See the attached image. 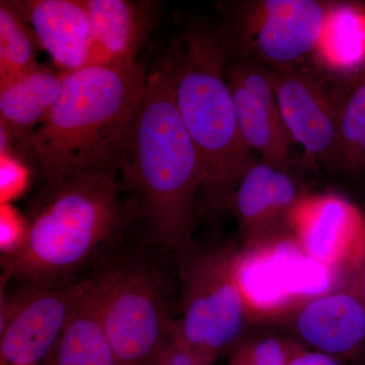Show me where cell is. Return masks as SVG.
Returning a JSON list of instances; mask_svg holds the SVG:
<instances>
[{
	"instance_id": "obj_21",
	"label": "cell",
	"mask_w": 365,
	"mask_h": 365,
	"mask_svg": "<svg viewBox=\"0 0 365 365\" xmlns=\"http://www.w3.org/2000/svg\"><path fill=\"white\" fill-rule=\"evenodd\" d=\"M42 50L33 29L24 20L13 1L0 2V88L39 67Z\"/></svg>"
},
{
	"instance_id": "obj_9",
	"label": "cell",
	"mask_w": 365,
	"mask_h": 365,
	"mask_svg": "<svg viewBox=\"0 0 365 365\" xmlns=\"http://www.w3.org/2000/svg\"><path fill=\"white\" fill-rule=\"evenodd\" d=\"M86 277L61 287L21 285L2 297L0 365H42L71 319Z\"/></svg>"
},
{
	"instance_id": "obj_11",
	"label": "cell",
	"mask_w": 365,
	"mask_h": 365,
	"mask_svg": "<svg viewBox=\"0 0 365 365\" xmlns=\"http://www.w3.org/2000/svg\"><path fill=\"white\" fill-rule=\"evenodd\" d=\"M227 78L245 143L262 160L287 168L294 141L283 121L270 68L257 60L227 56Z\"/></svg>"
},
{
	"instance_id": "obj_20",
	"label": "cell",
	"mask_w": 365,
	"mask_h": 365,
	"mask_svg": "<svg viewBox=\"0 0 365 365\" xmlns=\"http://www.w3.org/2000/svg\"><path fill=\"white\" fill-rule=\"evenodd\" d=\"M266 242L285 292L295 304L329 294L335 276L307 255L292 232Z\"/></svg>"
},
{
	"instance_id": "obj_15",
	"label": "cell",
	"mask_w": 365,
	"mask_h": 365,
	"mask_svg": "<svg viewBox=\"0 0 365 365\" xmlns=\"http://www.w3.org/2000/svg\"><path fill=\"white\" fill-rule=\"evenodd\" d=\"M13 4L55 66L66 72L88 66L91 29L85 0H16Z\"/></svg>"
},
{
	"instance_id": "obj_5",
	"label": "cell",
	"mask_w": 365,
	"mask_h": 365,
	"mask_svg": "<svg viewBox=\"0 0 365 365\" xmlns=\"http://www.w3.org/2000/svg\"><path fill=\"white\" fill-rule=\"evenodd\" d=\"M177 257L182 317L170 333L213 364L241 342L249 319L235 277V253L230 249L200 248L192 242Z\"/></svg>"
},
{
	"instance_id": "obj_7",
	"label": "cell",
	"mask_w": 365,
	"mask_h": 365,
	"mask_svg": "<svg viewBox=\"0 0 365 365\" xmlns=\"http://www.w3.org/2000/svg\"><path fill=\"white\" fill-rule=\"evenodd\" d=\"M329 6L319 0L245 2L218 36L228 56L257 60L270 69L304 66L318 47Z\"/></svg>"
},
{
	"instance_id": "obj_23",
	"label": "cell",
	"mask_w": 365,
	"mask_h": 365,
	"mask_svg": "<svg viewBox=\"0 0 365 365\" xmlns=\"http://www.w3.org/2000/svg\"><path fill=\"white\" fill-rule=\"evenodd\" d=\"M304 350L299 343L275 335L242 339L230 352L227 365H289Z\"/></svg>"
},
{
	"instance_id": "obj_12",
	"label": "cell",
	"mask_w": 365,
	"mask_h": 365,
	"mask_svg": "<svg viewBox=\"0 0 365 365\" xmlns=\"http://www.w3.org/2000/svg\"><path fill=\"white\" fill-rule=\"evenodd\" d=\"M309 194L287 170L262 160L252 165L228 203L247 245L290 232L295 208Z\"/></svg>"
},
{
	"instance_id": "obj_24",
	"label": "cell",
	"mask_w": 365,
	"mask_h": 365,
	"mask_svg": "<svg viewBox=\"0 0 365 365\" xmlns=\"http://www.w3.org/2000/svg\"><path fill=\"white\" fill-rule=\"evenodd\" d=\"M31 168L16 153L0 155V204L23 195L30 182Z\"/></svg>"
},
{
	"instance_id": "obj_2",
	"label": "cell",
	"mask_w": 365,
	"mask_h": 365,
	"mask_svg": "<svg viewBox=\"0 0 365 365\" xmlns=\"http://www.w3.org/2000/svg\"><path fill=\"white\" fill-rule=\"evenodd\" d=\"M117 160L42 186L26 215L28 235L18 251L2 257L1 285L61 287L102 265V258L136 220Z\"/></svg>"
},
{
	"instance_id": "obj_19",
	"label": "cell",
	"mask_w": 365,
	"mask_h": 365,
	"mask_svg": "<svg viewBox=\"0 0 365 365\" xmlns=\"http://www.w3.org/2000/svg\"><path fill=\"white\" fill-rule=\"evenodd\" d=\"M235 272L250 314H280L297 304L285 292L267 242L247 245L235 253Z\"/></svg>"
},
{
	"instance_id": "obj_26",
	"label": "cell",
	"mask_w": 365,
	"mask_h": 365,
	"mask_svg": "<svg viewBox=\"0 0 365 365\" xmlns=\"http://www.w3.org/2000/svg\"><path fill=\"white\" fill-rule=\"evenodd\" d=\"M155 365H213L177 339L172 333L163 346Z\"/></svg>"
},
{
	"instance_id": "obj_17",
	"label": "cell",
	"mask_w": 365,
	"mask_h": 365,
	"mask_svg": "<svg viewBox=\"0 0 365 365\" xmlns=\"http://www.w3.org/2000/svg\"><path fill=\"white\" fill-rule=\"evenodd\" d=\"M66 73L53 63L43 64L0 88V125L9 132L14 153L56 105Z\"/></svg>"
},
{
	"instance_id": "obj_28",
	"label": "cell",
	"mask_w": 365,
	"mask_h": 365,
	"mask_svg": "<svg viewBox=\"0 0 365 365\" xmlns=\"http://www.w3.org/2000/svg\"><path fill=\"white\" fill-rule=\"evenodd\" d=\"M352 287L350 289L353 290L365 306V256L364 260L360 263L359 267L357 268L356 272L353 275Z\"/></svg>"
},
{
	"instance_id": "obj_10",
	"label": "cell",
	"mask_w": 365,
	"mask_h": 365,
	"mask_svg": "<svg viewBox=\"0 0 365 365\" xmlns=\"http://www.w3.org/2000/svg\"><path fill=\"white\" fill-rule=\"evenodd\" d=\"M290 232L334 276L356 272L365 256V218L337 194L307 195L295 208Z\"/></svg>"
},
{
	"instance_id": "obj_27",
	"label": "cell",
	"mask_w": 365,
	"mask_h": 365,
	"mask_svg": "<svg viewBox=\"0 0 365 365\" xmlns=\"http://www.w3.org/2000/svg\"><path fill=\"white\" fill-rule=\"evenodd\" d=\"M289 365H345L343 360L334 357L332 355L319 351H307L302 350L294 359L290 361Z\"/></svg>"
},
{
	"instance_id": "obj_13",
	"label": "cell",
	"mask_w": 365,
	"mask_h": 365,
	"mask_svg": "<svg viewBox=\"0 0 365 365\" xmlns=\"http://www.w3.org/2000/svg\"><path fill=\"white\" fill-rule=\"evenodd\" d=\"M90 19L88 66L124 67L141 62L139 54L150 38L158 2L141 0H85Z\"/></svg>"
},
{
	"instance_id": "obj_22",
	"label": "cell",
	"mask_w": 365,
	"mask_h": 365,
	"mask_svg": "<svg viewBox=\"0 0 365 365\" xmlns=\"http://www.w3.org/2000/svg\"><path fill=\"white\" fill-rule=\"evenodd\" d=\"M340 172L365 179V72L350 86L341 121Z\"/></svg>"
},
{
	"instance_id": "obj_6",
	"label": "cell",
	"mask_w": 365,
	"mask_h": 365,
	"mask_svg": "<svg viewBox=\"0 0 365 365\" xmlns=\"http://www.w3.org/2000/svg\"><path fill=\"white\" fill-rule=\"evenodd\" d=\"M91 275L117 365H155L175 323L157 276L132 258L106 261Z\"/></svg>"
},
{
	"instance_id": "obj_16",
	"label": "cell",
	"mask_w": 365,
	"mask_h": 365,
	"mask_svg": "<svg viewBox=\"0 0 365 365\" xmlns=\"http://www.w3.org/2000/svg\"><path fill=\"white\" fill-rule=\"evenodd\" d=\"M327 78L351 86L365 72V4L330 1L313 58Z\"/></svg>"
},
{
	"instance_id": "obj_25",
	"label": "cell",
	"mask_w": 365,
	"mask_h": 365,
	"mask_svg": "<svg viewBox=\"0 0 365 365\" xmlns=\"http://www.w3.org/2000/svg\"><path fill=\"white\" fill-rule=\"evenodd\" d=\"M28 235V222L11 205L0 204V251L2 257L14 253L23 246Z\"/></svg>"
},
{
	"instance_id": "obj_18",
	"label": "cell",
	"mask_w": 365,
	"mask_h": 365,
	"mask_svg": "<svg viewBox=\"0 0 365 365\" xmlns=\"http://www.w3.org/2000/svg\"><path fill=\"white\" fill-rule=\"evenodd\" d=\"M42 365H117L93 275L86 277L83 297Z\"/></svg>"
},
{
	"instance_id": "obj_14",
	"label": "cell",
	"mask_w": 365,
	"mask_h": 365,
	"mask_svg": "<svg viewBox=\"0 0 365 365\" xmlns=\"http://www.w3.org/2000/svg\"><path fill=\"white\" fill-rule=\"evenodd\" d=\"M295 328L314 351L341 360L359 359L365 353V306L351 289L307 300Z\"/></svg>"
},
{
	"instance_id": "obj_3",
	"label": "cell",
	"mask_w": 365,
	"mask_h": 365,
	"mask_svg": "<svg viewBox=\"0 0 365 365\" xmlns=\"http://www.w3.org/2000/svg\"><path fill=\"white\" fill-rule=\"evenodd\" d=\"M148 74L143 61L66 72L56 105L16 146V155L35 170L42 186L117 160Z\"/></svg>"
},
{
	"instance_id": "obj_1",
	"label": "cell",
	"mask_w": 365,
	"mask_h": 365,
	"mask_svg": "<svg viewBox=\"0 0 365 365\" xmlns=\"http://www.w3.org/2000/svg\"><path fill=\"white\" fill-rule=\"evenodd\" d=\"M177 43L148 74L117 163L125 193L150 241L168 252L191 245L203 168L176 101Z\"/></svg>"
},
{
	"instance_id": "obj_4",
	"label": "cell",
	"mask_w": 365,
	"mask_h": 365,
	"mask_svg": "<svg viewBox=\"0 0 365 365\" xmlns=\"http://www.w3.org/2000/svg\"><path fill=\"white\" fill-rule=\"evenodd\" d=\"M220 36L191 28L177 43L178 109L203 168L200 195L213 210L227 209L237 185L256 163L242 139Z\"/></svg>"
},
{
	"instance_id": "obj_8",
	"label": "cell",
	"mask_w": 365,
	"mask_h": 365,
	"mask_svg": "<svg viewBox=\"0 0 365 365\" xmlns=\"http://www.w3.org/2000/svg\"><path fill=\"white\" fill-rule=\"evenodd\" d=\"M283 121L306 157L340 172L341 121L351 86L340 85L306 66L270 69Z\"/></svg>"
}]
</instances>
